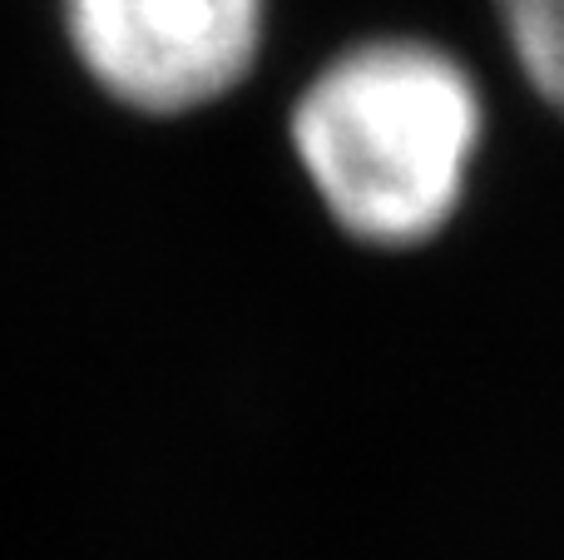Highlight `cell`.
I'll return each mask as SVG.
<instances>
[{
    "label": "cell",
    "mask_w": 564,
    "mask_h": 560,
    "mask_svg": "<svg viewBox=\"0 0 564 560\" xmlns=\"http://www.w3.org/2000/svg\"><path fill=\"white\" fill-rule=\"evenodd\" d=\"M292 144L347 234L406 248L436 234L466 194L480 95L446 50L377 40L312 79L292 109Z\"/></svg>",
    "instance_id": "1"
},
{
    "label": "cell",
    "mask_w": 564,
    "mask_h": 560,
    "mask_svg": "<svg viewBox=\"0 0 564 560\" xmlns=\"http://www.w3.org/2000/svg\"><path fill=\"white\" fill-rule=\"evenodd\" d=\"M525 79L564 115V0H496Z\"/></svg>",
    "instance_id": "3"
},
{
    "label": "cell",
    "mask_w": 564,
    "mask_h": 560,
    "mask_svg": "<svg viewBox=\"0 0 564 560\" xmlns=\"http://www.w3.org/2000/svg\"><path fill=\"white\" fill-rule=\"evenodd\" d=\"M65 20L79 65L154 115L228 95L263 40V0H65Z\"/></svg>",
    "instance_id": "2"
}]
</instances>
